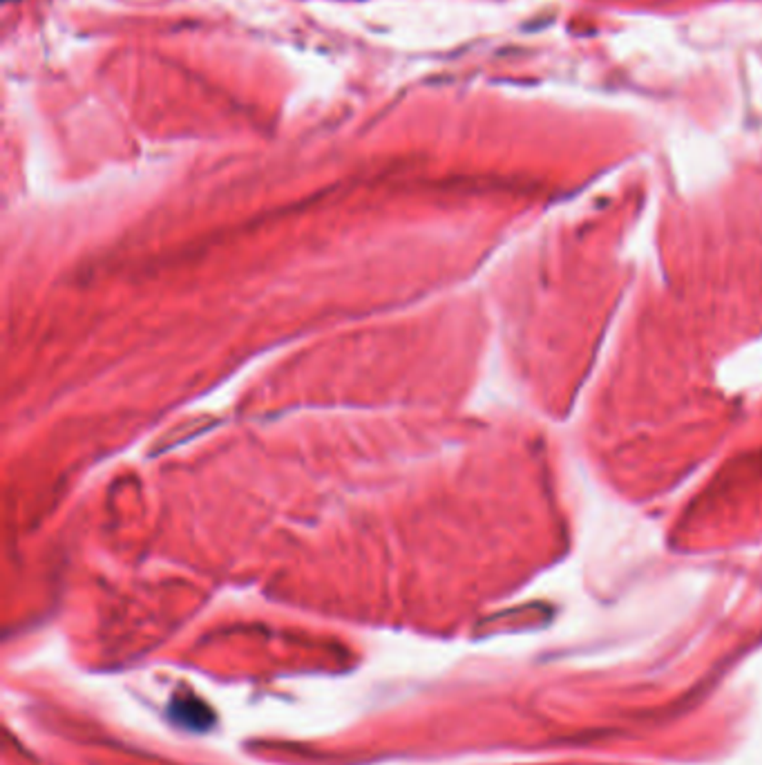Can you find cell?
<instances>
[{
  "label": "cell",
  "mask_w": 762,
  "mask_h": 765,
  "mask_svg": "<svg viewBox=\"0 0 762 765\" xmlns=\"http://www.w3.org/2000/svg\"><path fill=\"white\" fill-rule=\"evenodd\" d=\"M170 712L172 717L180 720L181 725H186V728L204 729L212 723L211 709H208L200 698H180V696H177V698L172 700Z\"/></svg>",
  "instance_id": "1"
}]
</instances>
